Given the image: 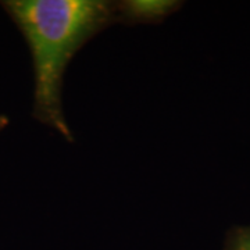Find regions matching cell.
Masks as SVG:
<instances>
[{"mask_svg": "<svg viewBox=\"0 0 250 250\" xmlns=\"http://www.w3.org/2000/svg\"><path fill=\"white\" fill-rule=\"evenodd\" d=\"M6 9L32 54L36 117L72 141L62 113L64 72L90 38L123 21L120 4L104 0H13L6 3Z\"/></svg>", "mask_w": 250, "mask_h": 250, "instance_id": "1", "label": "cell"}, {"mask_svg": "<svg viewBox=\"0 0 250 250\" xmlns=\"http://www.w3.org/2000/svg\"><path fill=\"white\" fill-rule=\"evenodd\" d=\"M121 17L124 21L134 20L135 22L152 21L153 18H160L172 11V3L164 1H126L120 4Z\"/></svg>", "mask_w": 250, "mask_h": 250, "instance_id": "2", "label": "cell"}, {"mask_svg": "<svg viewBox=\"0 0 250 250\" xmlns=\"http://www.w3.org/2000/svg\"><path fill=\"white\" fill-rule=\"evenodd\" d=\"M229 250H250V229L239 231L231 241Z\"/></svg>", "mask_w": 250, "mask_h": 250, "instance_id": "3", "label": "cell"}]
</instances>
